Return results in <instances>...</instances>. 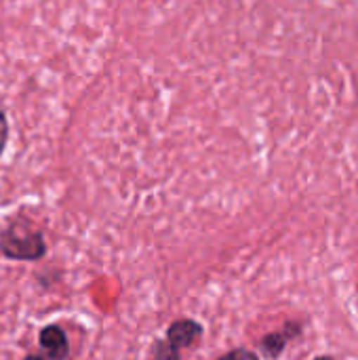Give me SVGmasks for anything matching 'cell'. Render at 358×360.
<instances>
[{
	"mask_svg": "<svg viewBox=\"0 0 358 360\" xmlns=\"http://www.w3.org/2000/svg\"><path fill=\"white\" fill-rule=\"evenodd\" d=\"M6 139H8V122H6V116L0 112V156H2V152H4Z\"/></svg>",
	"mask_w": 358,
	"mask_h": 360,
	"instance_id": "8992f818",
	"label": "cell"
},
{
	"mask_svg": "<svg viewBox=\"0 0 358 360\" xmlns=\"http://www.w3.org/2000/svg\"><path fill=\"white\" fill-rule=\"evenodd\" d=\"M295 333H300V325H289V327L285 329V333H272V335L264 338V340H262V348H264V352H266L268 356L276 359V356L285 350V346H287L289 338H291V335H295Z\"/></svg>",
	"mask_w": 358,
	"mask_h": 360,
	"instance_id": "277c9868",
	"label": "cell"
},
{
	"mask_svg": "<svg viewBox=\"0 0 358 360\" xmlns=\"http://www.w3.org/2000/svg\"><path fill=\"white\" fill-rule=\"evenodd\" d=\"M314 360H338V359H333V356H317Z\"/></svg>",
	"mask_w": 358,
	"mask_h": 360,
	"instance_id": "ba28073f",
	"label": "cell"
},
{
	"mask_svg": "<svg viewBox=\"0 0 358 360\" xmlns=\"http://www.w3.org/2000/svg\"><path fill=\"white\" fill-rule=\"evenodd\" d=\"M200 335H203V327L196 321H188V319L175 321L169 327L167 338L154 346V360H181L179 352L192 346Z\"/></svg>",
	"mask_w": 358,
	"mask_h": 360,
	"instance_id": "7a4b0ae2",
	"label": "cell"
},
{
	"mask_svg": "<svg viewBox=\"0 0 358 360\" xmlns=\"http://www.w3.org/2000/svg\"><path fill=\"white\" fill-rule=\"evenodd\" d=\"M40 348L44 350V356L49 360H65L70 354V344L61 327L57 325H46L38 333Z\"/></svg>",
	"mask_w": 358,
	"mask_h": 360,
	"instance_id": "3957f363",
	"label": "cell"
},
{
	"mask_svg": "<svg viewBox=\"0 0 358 360\" xmlns=\"http://www.w3.org/2000/svg\"><path fill=\"white\" fill-rule=\"evenodd\" d=\"M25 360H49V359H46L44 354H27Z\"/></svg>",
	"mask_w": 358,
	"mask_h": 360,
	"instance_id": "52a82bcc",
	"label": "cell"
},
{
	"mask_svg": "<svg viewBox=\"0 0 358 360\" xmlns=\"http://www.w3.org/2000/svg\"><path fill=\"white\" fill-rule=\"evenodd\" d=\"M217 360H260V356L251 350H245V348H236V350H230L228 354L219 356Z\"/></svg>",
	"mask_w": 358,
	"mask_h": 360,
	"instance_id": "5b68a950",
	"label": "cell"
},
{
	"mask_svg": "<svg viewBox=\"0 0 358 360\" xmlns=\"http://www.w3.org/2000/svg\"><path fill=\"white\" fill-rule=\"evenodd\" d=\"M0 251L8 259L36 262L46 253V245L38 230H30L25 224L15 221L0 232Z\"/></svg>",
	"mask_w": 358,
	"mask_h": 360,
	"instance_id": "6da1fadb",
	"label": "cell"
}]
</instances>
